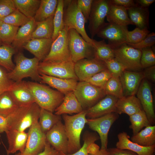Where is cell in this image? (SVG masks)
Here are the masks:
<instances>
[{
  "mask_svg": "<svg viewBox=\"0 0 155 155\" xmlns=\"http://www.w3.org/2000/svg\"><path fill=\"white\" fill-rule=\"evenodd\" d=\"M26 84L35 102L41 108L53 113L63 100L64 94L47 86L37 82L28 81Z\"/></svg>",
  "mask_w": 155,
  "mask_h": 155,
  "instance_id": "6da1fadb",
  "label": "cell"
},
{
  "mask_svg": "<svg viewBox=\"0 0 155 155\" xmlns=\"http://www.w3.org/2000/svg\"><path fill=\"white\" fill-rule=\"evenodd\" d=\"M86 110L73 115H62V118L68 138L67 154H73L81 147L80 136L82 132L87 123Z\"/></svg>",
  "mask_w": 155,
  "mask_h": 155,
  "instance_id": "7a4b0ae2",
  "label": "cell"
},
{
  "mask_svg": "<svg viewBox=\"0 0 155 155\" xmlns=\"http://www.w3.org/2000/svg\"><path fill=\"white\" fill-rule=\"evenodd\" d=\"M16 54L15 67L8 73L9 78L15 82L21 81L23 79L27 77L31 78L36 82H40L38 70L39 60L35 57L32 58L26 57L20 51Z\"/></svg>",
  "mask_w": 155,
  "mask_h": 155,
  "instance_id": "3957f363",
  "label": "cell"
},
{
  "mask_svg": "<svg viewBox=\"0 0 155 155\" xmlns=\"http://www.w3.org/2000/svg\"><path fill=\"white\" fill-rule=\"evenodd\" d=\"M40 109L35 102L19 107L7 117L8 130L25 131L38 120Z\"/></svg>",
  "mask_w": 155,
  "mask_h": 155,
  "instance_id": "277c9868",
  "label": "cell"
},
{
  "mask_svg": "<svg viewBox=\"0 0 155 155\" xmlns=\"http://www.w3.org/2000/svg\"><path fill=\"white\" fill-rule=\"evenodd\" d=\"M77 0H64L63 21L68 29H75L87 42L93 45L94 39L87 34L85 28V20L78 6Z\"/></svg>",
  "mask_w": 155,
  "mask_h": 155,
  "instance_id": "5b68a950",
  "label": "cell"
},
{
  "mask_svg": "<svg viewBox=\"0 0 155 155\" xmlns=\"http://www.w3.org/2000/svg\"><path fill=\"white\" fill-rule=\"evenodd\" d=\"M68 42L71 59L74 63L84 59L94 57L93 45L84 40L75 29L68 30Z\"/></svg>",
  "mask_w": 155,
  "mask_h": 155,
  "instance_id": "8992f818",
  "label": "cell"
},
{
  "mask_svg": "<svg viewBox=\"0 0 155 155\" xmlns=\"http://www.w3.org/2000/svg\"><path fill=\"white\" fill-rule=\"evenodd\" d=\"M73 92L84 110L92 106L106 96L103 88L86 81L78 82Z\"/></svg>",
  "mask_w": 155,
  "mask_h": 155,
  "instance_id": "52a82bcc",
  "label": "cell"
},
{
  "mask_svg": "<svg viewBox=\"0 0 155 155\" xmlns=\"http://www.w3.org/2000/svg\"><path fill=\"white\" fill-rule=\"evenodd\" d=\"M75 63L68 61L43 62L39 63L40 74L63 79L78 80L74 71Z\"/></svg>",
  "mask_w": 155,
  "mask_h": 155,
  "instance_id": "ba28073f",
  "label": "cell"
},
{
  "mask_svg": "<svg viewBox=\"0 0 155 155\" xmlns=\"http://www.w3.org/2000/svg\"><path fill=\"white\" fill-rule=\"evenodd\" d=\"M115 58L122 64L126 70L137 71L142 69L140 64L142 51L126 43L113 49Z\"/></svg>",
  "mask_w": 155,
  "mask_h": 155,
  "instance_id": "9c48e42d",
  "label": "cell"
},
{
  "mask_svg": "<svg viewBox=\"0 0 155 155\" xmlns=\"http://www.w3.org/2000/svg\"><path fill=\"white\" fill-rule=\"evenodd\" d=\"M68 30L67 27L64 26L58 36L53 41L48 54L42 61H72L68 45Z\"/></svg>",
  "mask_w": 155,
  "mask_h": 155,
  "instance_id": "30bf717a",
  "label": "cell"
},
{
  "mask_svg": "<svg viewBox=\"0 0 155 155\" xmlns=\"http://www.w3.org/2000/svg\"><path fill=\"white\" fill-rule=\"evenodd\" d=\"M109 5V0H93L88 20V28L92 39L107 24L105 19Z\"/></svg>",
  "mask_w": 155,
  "mask_h": 155,
  "instance_id": "8fae6325",
  "label": "cell"
},
{
  "mask_svg": "<svg viewBox=\"0 0 155 155\" xmlns=\"http://www.w3.org/2000/svg\"><path fill=\"white\" fill-rule=\"evenodd\" d=\"M119 117L118 114L113 112L99 117L87 119V124L89 128L98 134L101 143V149H107L109 131Z\"/></svg>",
  "mask_w": 155,
  "mask_h": 155,
  "instance_id": "7c38bea8",
  "label": "cell"
},
{
  "mask_svg": "<svg viewBox=\"0 0 155 155\" xmlns=\"http://www.w3.org/2000/svg\"><path fill=\"white\" fill-rule=\"evenodd\" d=\"M36 121L29 128L25 148L21 155H38L44 149L46 141L45 134Z\"/></svg>",
  "mask_w": 155,
  "mask_h": 155,
  "instance_id": "4fadbf2b",
  "label": "cell"
},
{
  "mask_svg": "<svg viewBox=\"0 0 155 155\" xmlns=\"http://www.w3.org/2000/svg\"><path fill=\"white\" fill-rule=\"evenodd\" d=\"M107 69L105 63L96 58H85L75 63L74 71L80 82L86 81L99 72Z\"/></svg>",
  "mask_w": 155,
  "mask_h": 155,
  "instance_id": "5bb4252c",
  "label": "cell"
},
{
  "mask_svg": "<svg viewBox=\"0 0 155 155\" xmlns=\"http://www.w3.org/2000/svg\"><path fill=\"white\" fill-rule=\"evenodd\" d=\"M127 27H123L107 23L96 35L100 38L107 39L108 44L113 49L126 43Z\"/></svg>",
  "mask_w": 155,
  "mask_h": 155,
  "instance_id": "9a60e30c",
  "label": "cell"
},
{
  "mask_svg": "<svg viewBox=\"0 0 155 155\" xmlns=\"http://www.w3.org/2000/svg\"><path fill=\"white\" fill-rule=\"evenodd\" d=\"M46 141L55 150L67 154L68 140L64 124L61 121L46 134Z\"/></svg>",
  "mask_w": 155,
  "mask_h": 155,
  "instance_id": "2e32d148",
  "label": "cell"
},
{
  "mask_svg": "<svg viewBox=\"0 0 155 155\" xmlns=\"http://www.w3.org/2000/svg\"><path fill=\"white\" fill-rule=\"evenodd\" d=\"M143 110L145 113L151 125L155 123V113L151 88L149 83L144 78L136 93Z\"/></svg>",
  "mask_w": 155,
  "mask_h": 155,
  "instance_id": "e0dca14e",
  "label": "cell"
},
{
  "mask_svg": "<svg viewBox=\"0 0 155 155\" xmlns=\"http://www.w3.org/2000/svg\"><path fill=\"white\" fill-rule=\"evenodd\" d=\"M118 99L113 96L106 95L93 106L86 110V117L88 119H92L115 113Z\"/></svg>",
  "mask_w": 155,
  "mask_h": 155,
  "instance_id": "ac0fdd59",
  "label": "cell"
},
{
  "mask_svg": "<svg viewBox=\"0 0 155 155\" xmlns=\"http://www.w3.org/2000/svg\"><path fill=\"white\" fill-rule=\"evenodd\" d=\"M119 78L125 97L135 95L144 79L142 72L127 70H125Z\"/></svg>",
  "mask_w": 155,
  "mask_h": 155,
  "instance_id": "d6986e66",
  "label": "cell"
},
{
  "mask_svg": "<svg viewBox=\"0 0 155 155\" xmlns=\"http://www.w3.org/2000/svg\"><path fill=\"white\" fill-rule=\"evenodd\" d=\"M8 91L19 107L35 102L32 94L27 85L26 81L14 82Z\"/></svg>",
  "mask_w": 155,
  "mask_h": 155,
  "instance_id": "ffe728a7",
  "label": "cell"
},
{
  "mask_svg": "<svg viewBox=\"0 0 155 155\" xmlns=\"http://www.w3.org/2000/svg\"><path fill=\"white\" fill-rule=\"evenodd\" d=\"M118 141L116 144V148L133 152L138 155H154L155 145L149 147L140 146L132 142L127 133L123 132L117 135Z\"/></svg>",
  "mask_w": 155,
  "mask_h": 155,
  "instance_id": "44dd1931",
  "label": "cell"
},
{
  "mask_svg": "<svg viewBox=\"0 0 155 155\" xmlns=\"http://www.w3.org/2000/svg\"><path fill=\"white\" fill-rule=\"evenodd\" d=\"M40 78L41 82L48 84L64 95L73 92L78 83L76 79H63L42 74H40Z\"/></svg>",
  "mask_w": 155,
  "mask_h": 155,
  "instance_id": "7402d4cb",
  "label": "cell"
},
{
  "mask_svg": "<svg viewBox=\"0 0 155 155\" xmlns=\"http://www.w3.org/2000/svg\"><path fill=\"white\" fill-rule=\"evenodd\" d=\"M53 42L51 38H32L23 48L42 61L49 53Z\"/></svg>",
  "mask_w": 155,
  "mask_h": 155,
  "instance_id": "603a6c76",
  "label": "cell"
},
{
  "mask_svg": "<svg viewBox=\"0 0 155 155\" xmlns=\"http://www.w3.org/2000/svg\"><path fill=\"white\" fill-rule=\"evenodd\" d=\"M106 18L108 23L110 24L123 27L134 25L129 17L126 8L110 3Z\"/></svg>",
  "mask_w": 155,
  "mask_h": 155,
  "instance_id": "cb8c5ba5",
  "label": "cell"
},
{
  "mask_svg": "<svg viewBox=\"0 0 155 155\" xmlns=\"http://www.w3.org/2000/svg\"><path fill=\"white\" fill-rule=\"evenodd\" d=\"M5 133L8 144L7 153L13 154L18 151L22 153L26 146L28 133L11 130H8Z\"/></svg>",
  "mask_w": 155,
  "mask_h": 155,
  "instance_id": "d4e9b609",
  "label": "cell"
},
{
  "mask_svg": "<svg viewBox=\"0 0 155 155\" xmlns=\"http://www.w3.org/2000/svg\"><path fill=\"white\" fill-rule=\"evenodd\" d=\"M34 18L19 28L14 39L11 45L18 51L32 39V34L36 27Z\"/></svg>",
  "mask_w": 155,
  "mask_h": 155,
  "instance_id": "484cf974",
  "label": "cell"
},
{
  "mask_svg": "<svg viewBox=\"0 0 155 155\" xmlns=\"http://www.w3.org/2000/svg\"><path fill=\"white\" fill-rule=\"evenodd\" d=\"M143 109L140 102L135 95L118 99L115 112L118 115L126 114L129 116Z\"/></svg>",
  "mask_w": 155,
  "mask_h": 155,
  "instance_id": "4316f807",
  "label": "cell"
},
{
  "mask_svg": "<svg viewBox=\"0 0 155 155\" xmlns=\"http://www.w3.org/2000/svg\"><path fill=\"white\" fill-rule=\"evenodd\" d=\"M83 110L73 92H72L64 95L62 102L54 112L55 114L61 115L64 114H78Z\"/></svg>",
  "mask_w": 155,
  "mask_h": 155,
  "instance_id": "83f0119b",
  "label": "cell"
},
{
  "mask_svg": "<svg viewBox=\"0 0 155 155\" xmlns=\"http://www.w3.org/2000/svg\"><path fill=\"white\" fill-rule=\"evenodd\" d=\"M129 17L136 27L149 28V12L148 8L137 6L127 9Z\"/></svg>",
  "mask_w": 155,
  "mask_h": 155,
  "instance_id": "f1b7e54d",
  "label": "cell"
},
{
  "mask_svg": "<svg viewBox=\"0 0 155 155\" xmlns=\"http://www.w3.org/2000/svg\"><path fill=\"white\" fill-rule=\"evenodd\" d=\"M132 142L140 146L149 147L155 145V126L145 127L131 137Z\"/></svg>",
  "mask_w": 155,
  "mask_h": 155,
  "instance_id": "f546056e",
  "label": "cell"
},
{
  "mask_svg": "<svg viewBox=\"0 0 155 155\" xmlns=\"http://www.w3.org/2000/svg\"><path fill=\"white\" fill-rule=\"evenodd\" d=\"M58 3V0H40L39 6L34 18L35 21H42L54 16Z\"/></svg>",
  "mask_w": 155,
  "mask_h": 155,
  "instance_id": "4dcf8cb0",
  "label": "cell"
},
{
  "mask_svg": "<svg viewBox=\"0 0 155 155\" xmlns=\"http://www.w3.org/2000/svg\"><path fill=\"white\" fill-rule=\"evenodd\" d=\"M54 16L42 21L36 22V27L33 33L32 38H52L54 31Z\"/></svg>",
  "mask_w": 155,
  "mask_h": 155,
  "instance_id": "1f68e13d",
  "label": "cell"
},
{
  "mask_svg": "<svg viewBox=\"0 0 155 155\" xmlns=\"http://www.w3.org/2000/svg\"><path fill=\"white\" fill-rule=\"evenodd\" d=\"M53 113L40 108L38 123L41 130L45 134L62 119L61 115Z\"/></svg>",
  "mask_w": 155,
  "mask_h": 155,
  "instance_id": "d6a6232c",
  "label": "cell"
},
{
  "mask_svg": "<svg viewBox=\"0 0 155 155\" xmlns=\"http://www.w3.org/2000/svg\"><path fill=\"white\" fill-rule=\"evenodd\" d=\"M16 9L28 18H34L40 0H13Z\"/></svg>",
  "mask_w": 155,
  "mask_h": 155,
  "instance_id": "836d02e7",
  "label": "cell"
},
{
  "mask_svg": "<svg viewBox=\"0 0 155 155\" xmlns=\"http://www.w3.org/2000/svg\"><path fill=\"white\" fill-rule=\"evenodd\" d=\"M93 45L94 57L104 62L115 58L113 49L104 40L97 41L94 39Z\"/></svg>",
  "mask_w": 155,
  "mask_h": 155,
  "instance_id": "e575fe53",
  "label": "cell"
},
{
  "mask_svg": "<svg viewBox=\"0 0 155 155\" xmlns=\"http://www.w3.org/2000/svg\"><path fill=\"white\" fill-rule=\"evenodd\" d=\"M18 51L11 45L3 44L0 46V66L8 72L13 70L15 66L12 60L13 55Z\"/></svg>",
  "mask_w": 155,
  "mask_h": 155,
  "instance_id": "d590c367",
  "label": "cell"
},
{
  "mask_svg": "<svg viewBox=\"0 0 155 155\" xmlns=\"http://www.w3.org/2000/svg\"><path fill=\"white\" fill-rule=\"evenodd\" d=\"M129 126L134 135L140 131L144 127L151 125L146 115L143 110L130 116Z\"/></svg>",
  "mask_w": 155,
  "mask_h": 155,
  "instance_id": "8d00e7d4",
  "label": "cell"
},
{
  "mask_svg": "<svg viewBox=\"0 0 155 155\" xmlns=\"http://www.w3.org/2000/svg\"><path fill=\"white\" fill-rule=\"evenodd\" d=\"M19 106L8 91L0 95V115L7 117Z\"/></svg>",
  "mask_w": 155,
  "mask_h": 155,
  "instance_id": "74e56055",
  "label": "cell"
},
{
  "mask_svg": "<svg viewBox=\"0 0 155 155\" xmlns=\"http://www.w3.org/2000/svg\"><path fill=\"white\" fill-rule=\"evenodd\" d=\"M103 89L106 95L113 96L118 99L124 96L122 86L119 77L112 76L106 82Z\"/></svg>",
  "mask_w": 155,
  "mask_h": 155,
  "instance_id": "f35d334b",
  "label": "cell"
},
{
  "mask_svg": "<svg viewBox=\"0 0 155 155\" xmlns=\"http://www.w3.org/2000/svg\"><path fill=\"white\" fill-rule=\"evenodd\" d=\"M64 0H58L57 7L53 19L54 31L52 40L53 41L64 27L63 21Z\"/></svg>",
  "mask_w": 155,
  "mask_h": 155,
  "instance_id": "ab89813d",
  "label": "cell"
},
{
  "mask_svg": "<svg viewBox=\"0 0 155 155\" xmlns=\"http://www.w3.org/2000/svg\"><path fill=\"white\" fill-rule=\"evenodd\" d=\"M19 28V27L1 22L0 27V36L3 45H11Z\"/></svg>",
  "mask_w": 155,
  "mask_h": 155,
  "instance_id": "60d3db41",
  "label": "cell"
},
{
  "mask_svg": "<svg viewBox=\"0 0 155 155\" xmlns=\"http://www.w3.org/2000/svg\"><path fill=\"white\" fill-rule=\"evenodd\" d=\"M99 139L100 137L96 132L86 131L83 136V145L78 151L71 154L60 152V155H88V149L89 146Z\"/></svg>",
  "mask_w": 155,
  "mask_h": 155,
  "instance_id": "b9f144b4",
  "label": "cell"
},
{
  "mask_svg": "<svg viewBox=\"0 0 155 155\" xmlns=\"http://www.w3.org/2000/svg\"><path fill=\"white\" fill-rule=\"evenodd\" d=\"M30 19L16 9L8 16L1 19L0 21L5 23L19 27L26 24Z\"/></svg>",
  "mask_w": 155,
  "mask_h": 155,
  "instance_id": "7bdbcfd3",
  "label": "cell"
},
{
  "mask_svg": "<svg viewBox=\"0 0 155 155\" xmlns=\"http://www.w3.org/2000/svg\"><path fill=\"white\" fill-rule=\"evenodd\" d=\"M150 32L147 28L141 29L136 27L131 31L128 30L126 33V42L131 44L137 43L144 39Z\"/></svg>",
  "mask_w": 155,
  "mask_h": 155,
  "instance_id": "ee69618b",
  "label": "cell"
},
{
  "mask_svg": "<svg viewBox=\"0 0 155 155\" xmlns=\"http://www.w3.org/2000/svg\"><path fill=\"white\" fill-rule=\"evenodd\" d=\"M112 76V74L106 69L95 74L85 81L103 89L106 82Z\"/></svg>",
  "mask_w": 155,
  "mask_h": 155,
  "instance_id": "f6af8a7d",
  "label": "cell"
},
{
  "mask_svg": "<svg viewBox=\"0 0 155 155\" xmlns=\"http://www.w3.org/2000/svg\"><path fill=\"white\" fill-rule=\"evenodd\" d=\"M140 50L142 51L140 64L142 68H146L155 65V55L151 47Z\"/></svg>",
  "mask_w": 155,
  "mask_h": 155,
  "instance_id": "bcb514c9",
  "label": "cell"
},
{
  "mask_svg": "<svg viewBox=\"0 0 155 155\" xmlns=\"http://www.w3.org/2000/svg\"><path fill=\"white\" fill-rule=\"evenodd\" d=\"M104 62L112 76L119 77L122 73L126 70L124 66L115 58Z\"/></svg>",
  "mask_w": 155,
  "mask_h": 155,
  "instance_id": "7dc6e473",
  "label": "cell"
},
{
  "mask_svg": "<svg viewBox=\"0 0 155 155\" xmlns=\"http://www.w3.org/2000/svg\"><path fill=\"white\" fill-rule=\"evenodd\" d=\"M8 73L6 69L0 66V95L8 91L14 82L9 78Z\"/></svg>",
  "mask_w": 155,
  "mask_h": 155,
  "instance_id": "c3c4849f",
  "label": "cell"
},
{
  "mask_svg": "<svg viewBox=\"0 0 155 155\" xmlns=\"http://www.w3.org/2000/svg\"><path fill=\"white\" fill-rule=\"evenodd\" d=\"M126 43L132 47L139 49L151 47L154 46L155 43V33L154 32L149 33L144 39L137 43Z\"/></svg>",
  "mask_w": 155,
  "mask_h": 155,
  "instance_id": "681fc988",
  "label": "cell"
},
{
  "mask_svg": "<svg viewBox=\"0 0 155 155\" xmlns=\"http://www.w3.org/2000/svg\"><path fill=\"white\" fill-rule=\"evenodd\" d=\"M16 9L13 0H0V20Z\"/></svg>",
  "mask_w": 155,
  "mask_h": 155,
  "instance_id": "f907efd6",
  "label": "cell"
},
{
  "mask_svg": "<svg viewBox=\"0 0 155 155\" xmlns=\"http://www.w3.org/2000/svg\"><path fill=\"white\" fill-rule=\"evenodd\" d=\"M93 1V0H77L78 6L84 17L85 23L88 20Z\"/></svg>",
  "mask_w": 155,
  "mask_h": 155,
  "instance_id": "816d5d0a",
  "label": "cell"
},
{
  "mask_svg": "<svg viewBox=\"0 0 155 155\" xmlns=\"http://www.w3.org/2000/svg\"><path fill=\"white\" fill-rule=\"evenodd\" d=\"M109 1L111 4L122 7L126 9L138 5L133 0H109Z\"/></svg>",
  "mask_w": 155,
  "mask_h": 155,
  "instance_id": "f5cc1de1",
  "label": "cell"
},
{
  "mask_svg": "<svg viewBox=\"0 0 155 155\" xmlns=\"http://www.w3.org/2000/svg\"><path fill=\"white\" fill-rule=\"evenodd\" d=\"M109 155H138L135 152L129 150H123L117 148L107 149Z\"/></svg>",
  "mask_w": 155,
  "mask_h": 155,
  "instance_id": "db71d44e",
  "label": "cell"
},
{
  "mask_svg": "<svg viewBox=\"0 0 155 155\" xmlns=\"http://www.w3.org/2000/svg\"><path fill=\"white\" fill-rule=\"evenodd\" d=\"M144 78L154 82H155V66L145 68L143 73Z\"/></svg>",
  "mask_w": 155,
  "mask_h": 155,
  "instance_id": "11a10c76",
  "label": "cell"
},
{
  "mask_svg": "<svg viewBox=\"0 0 155 155\" xmlns=\"http://www.w3.org/2000/svg\"><path fill=\"white\" fill-rule=\"evenodd\" d=\"M38 155H60V154L46 141L44 150Z\"/></svg>",
  "mask_w": 155,
  "mask_h": 155,
  "instance_id": "9f6ffc18",
  "label": "cell"
},
{
  "mask_svg": "<svg viewBox=\"0 0 155 155\" xmlns=\"http://www.w3.org/2000/svg\"><path fill=\"white\" fill-rule=\"evenodd\" d=\"M8 130L7 117L0 115V133L5 132Z\"/></svg>",
  "mask_w": 155,
  "mask_h": 155,
  "instance_id": "6f0895ef",
  "label": "cell"
},
{
  "mask_svg": "<svg viewBox=\"0 0 155 155\" xmlns=\"http://www.w3.org/2000/svg\"><path fill=\"white\" fill-rule=\"evenodd\" d=\"M134 1L139 6L144 8H148L155 1V0H136Z\"/></svg>",
  "mask_w": 155,
  "mask_h": 155,
  "instance_id": "680465c9",
  "label": "cell"
},
{
  "mask_svg": "<svg viewBox=\"0 0 155 155\" xmlns=\"http://www.w3.org/2000/svg\"><path fill=\"white\" fill-rule=\"evenodd\" d=\"M99 147L95 143L91 144L88 149V154H94L99 151Z\"/></svg>",
  "mask_w": 155,
  "mask_h": 155,
  "instance_id": "91938a15",
  "label": "cell"
},
{
  "mask_svg": "<svg viewBox=\"0 0 155 155\" xmlns=\"http://www.w3.org/2000/svg\"><path fill=\"white\" fill-rule=\"evenodd\" d=\"M88 155H109L108 152L107 150L100 149L97 153L94 154H88Z\"/></svg>",
  "mask_w": 155,
  "mask_h": 155,
  "instance_id": "94428289",
  "label": "cell"
},
{
  "mask_svg": "<svg viewBox=\"0 0 155 155\" xmlns=\"http://www.w3.org/2000/svg\"><path fill=\"white\" fill-rule=\"evenodd\" d=\"M1 22L0 21V26L1 24ZM3 45V44L1 41L0 36V46H2Z\"/></svg>",
  "mask_w": 155,
  "mask_h": 155,
  "instance_id": "6125c7cd",
  "label": "cell"
},
{
  "mask_svg": "<svg viewBox=\"0 0 155 155\" xmlns=\"http://www.w3.org/2000/svg\"><path fill=\"white\" fill-rule=\"evenodd\" d=\"M15 155H21V153L19 152L17 154H15Z\"/></svg>",
  "mask_w": 155,
  "mask_h": 155,
  "instance_id": "be15d7a7",
  "label": "cell"
},
{
  "mask_svg": "<svg viewBox=\"0 0 155 155\" xmlns=\"http://www.w3.org/2000/svg\"><path fill=\"white\" fill-rule=\"evenodd\" d=\"M1 141H0V145H1Z\"/></svg>",
  "mask_w": 155,
  "mask_h": 155,
  "instance_id": "e7e4bbea",
  "label": "cell"
}]
</instances>
